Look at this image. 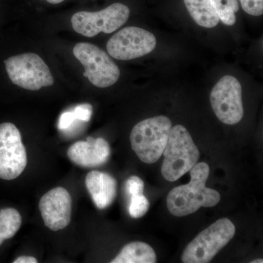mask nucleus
<instances>
[{
	"label": "nucleus",
	"mask_w": 263,
	"mask_h": 263,
	"mask_svg": "<svg viewBox=\"0 0 263 263\" xmlns=\"http://www.w3.org/2000/svg\"><path fill=\"white\" fill-rule=\"evenodd\" d=\"M190 172V183L176 186L167 195V209L177 217L194 214L202 207L215 206L221 200L220 194L205 186L210 173L209 164L197 163Z\"/></svg>",
	"instance_id": "obj_1"
},
{
	"label": "nucleus",
	"mask_w": 263,
	"mask_h": 263,
	"mask_svg": "<svg viewBox=\"0 0 263 263\" xmlns=\"http://www.w3.org/2000/svg\"><path fill=\"white\" fill-rule=\"evenodd\" d=\"M162 176L167 181H177L197 163L200 152L194 143L191 135L181 124L171 129L163 154Z\"/></svg>",
	"instance_id": "obj_2"
},
{
	"label": "nucleus",
	"mask_w": 263,
	"mask_h": 263,
	"mask_svg": "<svg viewBox=\"0 0 263 263\" xmlns=\"http://www.w3.org/2000/svg\"><path fill=\"white\" fill-rule=\"evenodd\" d=\"M172 127L168 117L158 116L141 121L133 128L132 148L142 162L152 164L160 160Z\"/></svg>",
	"instance_id": "obj_3"
},
{
	"label": "nucleus",
	"mask_w": 263,
	"mask_h": 263,
	"mask_svg": "<svg viewBox=\"0 0 263 263\" xmlns=\"http://www.w3.org/2000/svg\"><path fill=\"white\" fill-rule=\"evenodd\" d=\"M235 227L228 218L218 219L202 230L183 251L181 261L184 263H208L231 240Z\"/></svg>",
	"instance_id": "obj_4"
},
{
	"label": "nucleus",
	"mask_w": 263,
	"mask_h": 263,
	"mask_svg": "<svg viewBox=\"0 0 263 263\" xmlns=\"http://www.w3.org/2000/svg\"><path fill=\"white\" fill-rule=\"evenodd\" d=\"M5 65L12 82L24 89L37 91L54 83L48 65L35 53L10 57L5 60Z\"/></svg>",
	"instance_id": "obj_5"
},
{
	"label": "nucleus",
	"mask_w": 263,
	"mask_h": 263,
	"mask_svg": "<svg viewBox=\"0 0 263 263\" xmlns=\"http://www.w3.org/2000/svg\"><path fill=\"white\" fill-rule=\"evenodd\" d=\"M84 67L85 77L99 88H107L119 81L120 70L101 48L88 43H79L72 50Z\"/></svg>",
	"instance_id": "obj_6"
},
{
	"label": "nucleus",
	"mask_w": 263,
	"mask_h": 263,
	"mask_svg": "<svg viewBox=\"0 0 263 263\" xmlns=\"http://www.w3.org/2000/svg\"><path fill=\"white\" fill-rule=\"evenodd\" d=\"M130 10L122 3H114L98 12L80 11L71 18L72 28L85 37H93L99 33L110 34L127 22Z\"/></svg>",
	"instance_id": "obj_7"
},
{
	"label": "nucleus",
	"mask_w": 263,
	"mask_h": 263,
	"mask_svg": "<svg viewBox=\"0 0 263 263\" xmlns=\"http://www.w3.org/2000/svg\"><path fill=\"white\" fill-rule=\"evenodd\" d=\"M210 101L216 117L224 124L234 125L243 119L241 84L234 76H223L216 83L211 92Z\"/></svg>",
	"instance_id": "obj_8"
},
{
	"label": "nucleus",
	"mask_w": 263,
	"mask_h": 263,
	"mask_svg": "<svg viewBox=\"0 0 263 263\" xmlns=\"http://www.w3.org/2000/svg\"><path fill=\"white\" fill-rule=\"evenodd\" d=\"M27 164V152L18 128L12 123L0 124V179H16Z\"/></svg>",
	"instance_id": "obj_9"
},
{
	"label": "nucleus",
	"mask_w": 263,
	"mask_h": 263,
	"mask_svg": "<svg viewBox=\"0 0 263 263\" xmlns=\"http://www.w3.org/2000/svg\"><path fill=\"white\" fill-rule=\"evenodd\" d=\"M156 46L157 40L152 32L139 27H127L109 39L106 48L116 60L128 61L146 56Z\"/></svg>",
	"instance_id": "obj_10"
},
{
	"label": "nucleus",
	"mask_w": 263,
	"mask_h": 263,
	"mask_svg": "<svg viewBox=\"0 0 263 263\" xmlns=\"http://www.w3.org/2000/svg\"><path fill=\"white\" fill-rule=\"evenodd\" d=\"M39 209L45 226L52 231L63 230L70 224L72 216L70 193L61 186L52 189L41 197Z\"/></svg>",
	"instance_id": "obj_11"
},
{
	"label": "nucleus",
	"mask_w": 263,
	"mask_h": 263,
	"mask_svg": "<svg viewBox=\"0 0 263 263\" xmlns=\"http://www.w3.org/2000/svg\"><path fill=\"white\" fill-rule=\"evenodd\" d=\"M110 148L103 138L89 137L86 141H78L67 150V157L74 164L86 167H98L108 162Z\"/></svg>",
	"instance_id": "obj_12"
},
{
	"label": "nucleus",
	"mask_w": 263,
	"mask_h": 263,
	"mask_svg": "<svg viewBox=\"0 0 263 263\" xmlns=\"http://www.w3.org/2000/svg\"><path fill=\"white\" fill-rule=\"evenodd\" d=\"M85 183L98 209H105L113 203L117 193V182L113 176L101 171H90Z\"/></svg>",
	"instance_id": "obj_13"
},
{
	"label": "nucleus",
	"mask_w": 263,
	"mask_h": 263,
	"mask_svg": "<svg viewBox=\"0 0 263 263\" xmlns=\"http://www.w3.org/2000/svg\"><path fill=\"white\" fill-rule=\"evenodd\" d=\"M157 256L151 246L144 242L128 243L121 250L111 263H155Z\"/></svg>",
	"instance_id": "obj_14"
},
{
	"label": "nucleus",
	"mask_w": 263,
	"mask_h": 263,
	"mask_svg": "<svg viewBox=\"0 0 263 263\" xmlns=\"http://www.w3.org/2000/svg\"><path fill=\"white\" fill-rule=\"evenodd\" d=\"M183 2L192 18L200 27L212 29L219 24V16L210 0H183Z\"/></svg>",
	"instance_id": "obj_15"
},
{
	"label": "nucleus",
	"mask_w": 263,
	"mask_h": 263,
	"mask_svg": "<svg viewBox=\"0 0 263 263\" xmlns=\"http://www.w3.org/2000/svg\"><path fill=\"white\" fill-rule=\"evenodd\" d=\"M22 218L16 209L7 208L0 211V246L13 238L21 228Z\"/></svg>",
	"instance_id": "obj_16"
},
{
	"label": "nucleus",
	"mask_w": 263,
	"mask_h": 263,
	"mask_svg": "<svg viewBox=\"0 0 263 263\" xmlns=\"http://www.w3.org/2000/svg\"><path fill=\"white\" fill-rule=\"evenodd\" d=\"M219 20L227 26L234 25L235 13L239 10L238 0H210Z\"/></svg>",
	"instance_id": "obj_17"
},
{
	"label": "nucleus",
	"mask_w": 263,
	"mask_h": 263,
	"mask_svg": "<svg viewBox=\"0 0 263 263\" xmlns=\"http://www.w3.org/2000/svg\"><path fill=\"white\" fill-rule=\"evenodd\" d=\"M149 209V202L144 195H134L131 196L129 204V213L133 219H139L143 217Z\"/></svg>",
	"instance_id": "obj_18"
},
{
	"label": "nucleus",
	"mask_w": 263,
	"mask_h": 263,
	"mask_svg": "<svg viewBox=\"0 0 263 263\" xmlns=\"http://www.w3.org/2000/svg\"><path fill=\"white\" fill-rule=\"evenodd\" d=\"M242 8L246 13L253 16H259L263 13V0H240Z\"/></svg>",
	"instance_id": "obj_19"
},
{
	"label": "nucleus",
	"mask_w": 263,
	"mask_h": 263,
	"mask_svg": "<svg viewBox=\"0 0 263 263\" xmlns=\"http://www.w3.org/2000/svg\"><path fill=\"white\" fill-rule=\"evenodd\" d=\"M126 189L131 196L142 195L144 190V183L138 176H131L126 182Z\"/></svg>",
	"instance_id": "obj_20"
},
{
	"label": "nucleus",
	"mask_w": 263,
	"mask_h": 263,
	"mask_svg": "<svg viewBox=\"0 0 263 263\" xmlns=\"http://www.w3.org/2000/svg\"><path fill=\"white\" fill-rule=\"evenodd\" d=\"M92 110V106L90 104H81V105L76 107L73 110V114L76 119L88 122L91 119Z\"/></svg>",
	"instance_id": "obj_21"
},
{
	"label": "nucleus",
	"mask_w": 263,
	"mask_h": 263,
	"mask_svg": "<svg viewBox=\"0 0 263 263\" xmlns=\"http://www.w3.org/2000/svg\"><path fill=\"white\" fill-rule=\"evenodd\" d=\"M76 119L73 112H65L60 116L58 124L59 129H62V130L67 129L72 125V123L75 122Z\"/></svg>",
	"instance_id": "obj_22"
},
{
	"label": "nucleus",
	"mask_w": 263,
	"mask_h": 263,
	"mask_svg": "<svg viewBox=\"0 0 263 263\" xmlns=\"http://www.w3.org/2000/svg\"><path fill=\"white\" fill-rule=\"evenodd\" d=\"M37 259L29 256H22L13 261V263H37Z\"/></svg>",
	"instance_id": "obj_23"
},
{
	"label": "nucleus",
	"mask_w": 263,
	"mask_h": 263,
	"mask_svg": "<svg viewBox=\"0 0 263 263\" xmlns=\"http://www.w3.org/2000/svg\"><path fill=\"white\" fill-rule=\"evenodd\" d=\"M48 3H51V4H60V3H62L64 0H46Z\"/></svg>",
	"instance_id": "obj_24"
},
{
	"label": "nucleus",
	"mask_w": 263,
	"mask_h": 263,
	"mask_svg": "<svg viewBox=\"0 0 263 263\" xmlns=\"http://www.w3.org/2000/svg\"><path fill=\"white\" fill-rule=\"evenodd\" d=\"M252 263H262L263 262V261H262V259H256V260H253V261H252V262H251Z\"/></svg>",
	"instance_id": "obj_25"
}]
</instances>
